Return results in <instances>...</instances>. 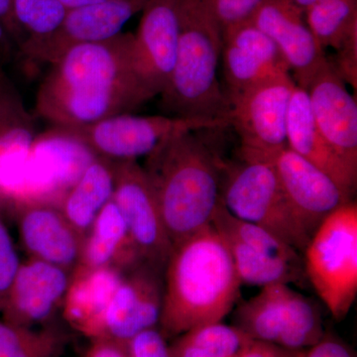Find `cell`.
I'll list each match as a JSON object with an SVG mask.
<instances>
[{
    "label": "cell",
    "instance_id": "32",
    "mask_svg": "<svg viewBox=\"0 0 357 357\" xmlns=\"http://www.w3.org/2000/svg\"><path fill=\"white\" fill-rule=\"evenodd\" d=\"M2 206L3 204L0 203V312L6 304L7 294L21 263L13 238L2 218Z\"/></svg>",
    "mask_w": 357,
    "mask_h": 357
},
{
    "label": "cell",
    "instance_id": "14",
    "mask_svg": "<svg viewBox=\"0 0 357 357\" xmlns=\"http://www.w3.org/2000/svg\"><path fill=\"white\" fill-rule=\"evenodd\" d=\"M250 158L265 160L273 166L286 197L311 236L333 211L354 201L333 178L288 146Z\"/></svg>",
    "mask_w": 357,
    "mask_h": 357
},
{
    "label": "cell",
    "instance_id": "36",
    "mask_svg": "<svg viewBox=\"0 0 357 357\" xmlns=\"http://www.w3.org/2000/svg\"><path fill=\"white\" fill-rule=\"evenodd\" d=\"M305 357H356L344 342L333 335H326L309 349Z\"/></svg>",
    "mask_w": 357,
    "mask_h": 357
},
{
    "label": "cell",
    "instance_id": "35",
    "mask_svg": "<svg viewBox=\"0 0 357 357\" xmlns=\"http://www.w3.org/2000/svg\"><path fill=\"white\" fill-rule=\"evenodd\" d=\"M307 349H293L270 342L252 340L245 351L236 357H305Z\"/></svg>",
    "mask_w": 357,
    "mask_h": 357
},
{
    "label": "cell",
    "instance_id": "10",
    "mask_svg": "<svg viewBox=\"0 0 357 357\" xmlns=\"http://www.w3.org/2000/svg\"><path fill=\"white\" fill-rule=\"evenodd\" d=\"M114 203L144 262L164 272L173 250L156 195L137 160L114 161Z\"/></svg>",
    "mask_w": 357,
    "mask_h": 357
},
{
    "label": "cell",
    "instance_id": "5",
    "mask_svg": "<svg viewBox=\"0 0 357 357\" xmlns=\"http://www.w3.org/2000/svg\"><path fill=\"white\" fill-rule=\"evenodd\" d=\"M222 174L220 203L234 217L272 232L304 253L311 234L294 211L269 162L241 157L239 163L222 164Z\"/></svg>",
    "mask_w": 357,
    "mask_h": 357
},
{
    "label": "cell",
    "instance_id": "31",
    "mask_svg": "<svg viewBox=\"0 0 357 357\" xmlns=\"http://www.w3.org/2000/svg\"><path fill=\"white\" fill-rule=\"evenodd\" d=\"M222 33L252 20L264 0H206Z\"/></svg>",
    "mask_w": 357,
    "mask_h": 357
},
{
    "label": "cell",
    "instance_id": "8",
    "mask_svg": "<svg viewBox=\"0 0 357 357\" xmlns=\"http://www.w3.org/2000/svg\"><path fill=\"white\" fill-rule=\"evenodd\" d=\"M234 326L253 340L307 349L325 335L319 307L288 284L265 286L236 307Z\"/></svg>",
    "mask_w": 357,
    "mask_h": 357
},
{
    "label": "cell",
    "instance_id": "11",
    "mask_svg": "<svg viewBox=\"0 0 357 357\" xmlns=\"http://www.w3.org/2000/svg\"><path fill=\"white\" fill-rule=\"evenodd\" d=\"M147 0H103L69 9L53 34L24 40L20 50L25 57L53 64L66 51L79 45L107 41L121 34L123 26L141 13Z\"/></svg>",
    "mask_w": 357,
    "mask_h": 357
},
{
    "label": "cell",
    "instance_id": "9",
    "mask_svg": "<svg viewBox=\"0 0 357 357\" xmlns=\"http://www.w3.org/2000/svg\"><path fill=\"white\" fill-rule=\"evenodd\" d=\"M295 86L286 73L227 95L230 126L241 141V156H267L288 146L286 126Z\"/></svg>",
    "mask_w": 357,
    "mask_h": 357
},
{
    "label": "cell",
    "instance_id": "26",
    "mask_svg": "<svg viewBox=\"0 0 357 357\" xmlns=\"http://www.w3.org/2000/svg\"><path fill=\"white\" fill-rule=\"evenodd\" d=\"M69 335L57 326L34 330L0 321V357H61Z\"/></svg>",
    "mask_w": 357,
    "mask_h": 357
},
{
    "label": "cell",
    "instance_id": "18",
    "mask_svg": "<svg viewBox=\"0 0 357 357\" xmlns=\"http://www.w3.org/2000/svg\"><path fill=\"white\" fill-rule=\"evenodd\" d=\"M21 241L29 258L72 272L81 256L83 237L66 218L60 206L48 202L16 204Z\"/></svg>",
    "mask_w": 357,
    "mask_h": 357
},
{
    "label": "cell",
    "instance_id": "3",
    "mask_svg": "<svg viewBox=\"0 0 357 357\" xmlns=\"http://www.w3.org/2000/svg\"><path fill=\"white\" fill-rule=\"evenodd\" d=\"M199 132L166 138L143 167L173 246L210 225L220 201L222 163Z\"/></svg>",
    "mask_w": 357,
    "mask_h": 357
},
{
    "label": "cell",
    "instance_id": "20",
    "mask_svg": "<svg viewBox=\"0 0 357 357\" xmlns=\"http://www.w3.org/2000/svg\"><path fill=\"white\" fill-rule=\"evenodd\" d=\"M286 136L291 150L326 173L347 196L354 199L357 172L338 156L319 130L312 117L307 91L297 84L289 105Z\"/></svg>",
    "mask_w": 357,
    "mask_h": 357
},
{
    "label": "cell",
    "instance_id": "24",
    "mask_svg": "<svg viewBox=\"0 0 357 357\" xmlns=\"http://www.w3.org/2000/svg\"><path fill=\"white\" fill-rule=\"evenodd\" d=\"M217 230L229 249L241 284L261 288L273 284L290 285L291 283L302 281L306 277L304 268L293 266L260 255L230 232Z\"/></svg>",
    "mask_w": 357,
    "mask_h": 357
},
{
    "label": "cell",
    "instance_id": "40",
    "mask_svg": "<svg viewBox=\"0 0 357 357\" xmlns=\"http://www.w3.org/2000/svg\"><path fill=\"white\" fill-rule=\"evenodd\" d=\"M290 1L292 2L294 6L305 13L310 7L318 3L321 0H290Z\"/></svg>",
    "mask_w": 357,
    "mask_h": 357
},
{
    "label": "cell",
    "instance_id": "13",
    "mask_svg": "<svg viewBox=\"0 0 357 357\" xmlns=\"http://www.w3.org/2000/svg\"><path fill=\"white\" fill-rule=\"evenodd\" d=\"M133 35L136 76L150 100L161 96L172 77L178 43V0H147Z\"/></svg>",
    "mask_w": 357,
    "mask_h": 357
},
{
    "label": "cell",
    "instance_id": "29",
    "mask_svg": "<svg viewBox=\"0 0 357 357\" xmlns=\"http://www.w3.org/2000/svg\"><path fill=\"white\" fill-rule=\"evenodd\" d=\"M13 9L23 40L42 39L53 34L69 10L57 0H13Z\"/></svg>",
    "mask_w": 357,
    "mask_h": 357
},
{
    "label": "cell",
    "instance_id": "2",
    "mask_svg": "<svg viewBox=\"0 0 357 357\" xmlns=\"http://www.w3.org/2000/svg\"><path fill=\"white\" fill-rule=\"evenodd\" d=\"M241 284L222 237L211 223L173 246L164 270L159 332L165 340L222 321Z\"/></svg>",
    "mask_w": 357,
    "mask_h": 357
},
{
    "label": "cell",
    "instance_id": "41",
    "mask_svg": "<svg viewBox=\"0 0 357 357\" xmlns=\"http://www.w3.org/2000/svg\"><path fill=\"white\" fill-rule=\"evenodd\" d=\"M6 30H4L3 25L0 22V45H1L2 41H3L4 35H6Z\"/></svg>",
    "mask_w": 357,
    "mask_h": 357
},
{
    "label": "cell",
    "instance_id": "30",
    "mask_svg": "<svg viewBox=\"0 0 357 357\" xmlns=\"http://www.w3.org/2000/svg\"><path fill=\"white\" fill-rule=\"evenodd\" d=\"M30 136H36L34 117L27 112L20 91L0 68V146L6 139Z\"/></svg>",
    "mask_w": 357,
    "mask_h": 357
},
{
    "label": "cell",
    "instance_id": "39",
    "mask_svg": "<svg viewBox=\"0 0 357 357\" xmlns=\"http://www.w3.org/2000/svg\"><path fill=\"white\" fill-rule=\"evenodd\" d=\"M57 1L67 7L68 9H73L88 6V4L96 3V2L103 1V0H57Z\"/></svg>",
    "mask_w": 357,
    "mask_h": 357
},
{
    "label": "cell",
    "instance_id": "34",
    "mask_svg": "<svg viewBox=\"0 0 357 357\" xmlns=\"http://www.w3.org/2000/svg\"><path fill=\"white\" fill-rule=\"evenodd\" d=\"M335 70L345 83L357 86V31L352 33L337 50L333 62Z\"/></svg>",
    "mask_w": 357,
    "mask_h": 357
},
{
    "label": "cell",
    "instance_id": "1",
    "mask_svg": "<svg viewBox=\"0 0 357 357\" xmlns=\"http://www.w3.org/2000/svg\"><path fill=\"white\" fill-rule=\"evenodd\" d=\"M133 35L121 33L66 51L40 84L37 116L53 126H86L148 102L134 70Z\"/></svg>",
    "mask_w": 357,
    "mask_h": 357
},
{
    "label": "cell",
    "instance_id": "15",
    "mask_svg": "<svg viewBox=\"0 0 357 357\" xmlns=\"http://www.w3.org/2000/svg\"><path fill=\"white\" fill-rule=\"evenodd\" d=\"M250 21L273 41L296 84L306 89L328 58L305 13L290 0H264Z\"/></svg>",
    "mask_w": 357,
    "mask_h": 357
},
{
    "label": "cell",
    "instance_id": "7",
    "mask_svg": "<svg viewBox=\"0 0 357 357\" xmlns=\"http://www.w3.org/2000/svg\"><path fill=\"white\" fill-rule=\"evenodd\" d=\"M230 126L229 119L114 115L79 126H53L84 144L96 157L123 161L148 156L166 138L183 132L217 130Z\"/></svg>",
    "mask_w": 357,
    "mask_h": 357
},
{
    "label": "cell",
    "instance_id": "16",
    "mask_svg": "<svg viewBox=\"0 0 357 357\" xmlns=\"http://www.w3.org/2000/svg\"><path fill=\"white\" fill-rule=\"evenodd\" d=\"M319 130L349 168L357 172V103L332 61L326 60L306 89Z\"/></svg>",
    "mask_w": 357,
    "mask_h": 357
},
{
    "label": "cell",
    "instance_id": "4",
    "mask_svg": "<svg viewBox=\"0 0 357 357\" xmlns=\"http://www.w3.org/2000/svg\"><path fill=\"white\" fill-rule=\"evenodd\" d=\"M178 28L177 58L160 96L162 107L178 117L229 121V98L218 76L222 31L206 0H178Z\"/></svg>",
    "mask_w": 357,
    "mask_h": 357
},
{
    "label": "cell",
    "instance_id": "17",
    "mask_svg": "<svg viewBox=\"0 0 357 357\" xmlns=\"http://www.w3.org/2000/svg\"><path fill=\"white\" fill-rule=\"evenodd\" d=\"M70 272L29 258L21 262L2 309V319L13 325L33 328L50 321L62 306Z\"/></svg>",
    "mask_w": 357,
    "mask_h": 357
},
{
    "label": "cell",
    "instance_id": "22",
    "mask_svg": "<svg viewBox=\"0 0 357 357\" xmlns=\"http://www.w3.org/2000/svg\"><path fill=\"white\" fill-rule=\"evenodd\" d=\"M144 262L114 199L103 206L84 236L77 265L114 267L128 273Z\"/></svg>",
    "mask_w": 357,
    "mask_h": 357
},
{
    "label": "cell",
    "instance_id": "6",
    "mask_svg": "<svg viewBox=\"0 0 357 357\" xmlns=\"http://www.w3.org/2000/svg\"><path fill=\"white\" fill-rule=\"evenodd\" d=\"M303 255L307 278L333 318L342 321L357 296L356 199L324 220Z\"/></svg>",
    "mask_w": 357,
    "mask_h": 357
},
{
    "label": "cell",
    "instance_id": "38",
    "mask_svg": "<svg viewBox=\"0 0 357 357\" xmlns=\"http://www.w3.org/2000/svg\"><path fill=\"white\" fill-rule=\"evenodd\" d=\"M13 3V0H0V22L6 32L17 40L20 46L23 42V35L14 20Z\"/></svg>",
    "mask_w": 357,
    "mask_h": 357
},
{
    "label": "cell",
    "instance_id": "21",
    "mask_svg": "<svg viewBox=\"0 0 357 357\" xmlns=\"http://www.w3.org/2000/svg\"><path fill=\"white\" fill-rule=\"evenodd\" d=\"M124 275L114 267L77 265L70 272L62 305L65 321L77 332L93 340Z\"/></svg>",
    "mask_w": 357,
    "mask_h": 357
},
{
    "label": "cell",
    "instance_id": "25",
    "mask_svg": "<svg viewBox=\"0 0 357 357\" xmlns=\"http://www.w3.org/2000/svg\"><path fill=\"white\" fill-rule=\"evenodd\" d=\"M253 340L236 326L222 321L197 326L174 338L170 357H236Z\"/></svg>",
    "mask_w": 357,
    "mask_h": 357
},
{
    "label": "cell",
    "instance_id": "28",
    "mask_svg": "<svg viewBox=\"0 0 357 357\" xmlns=\"http://www.w3.org/2000/svg\"><path fill=\"white\" fill-rule=\"evenodd\" d=\"M305 20L324 49L337 51L357 31V0H321L307 9Z\"/></svg>",
    "mask_w": 357,
    "mask_h": 357
},
{
    "label": "cell",
    "instance_id": "19",
    "mask_svg": "<svg viewBox=\"0 0 357 357\" xmlns=\"http://www.w3.org/2000/svg\"><path fill=\"white\" fill-rule=\"evenodd\" d=\"M222 40L227 95L290 73L276 45L251 21L229 28L222 33Z\"/></svg>",
    "mask_w": 357,
    "mask_h": 357
},
{
    "label": "cell",
    "instance_id": "33",
    "mask_svg": "<svg viewBox=\"0 0 357 357\" xmlns=\"http://www.w3.org/2000/svg\"><path fill=\"white\" fill-rule=\"evenodd\" d=\"M128 345L131 357H170L167 340L156 328L140 333Z\"/></svg>",
    "mask_w": 357,
    "mask_h": 357
},
{
    "label": "cell",
    "instance_id": "37",
    "mask_svg": "<svg viewBox=\"0 0 357 357\" xmlns=\"http://www.w3.org/2000/svg\"><path fill=\"white\" fill-rule=\"evenodd\" d=\"M84 357H131L128 345L109 340H91Z\"/></svg>",
    "mask_w": 357,
    "mask_h": 357
},
{
    "label": "cell",
    "instance_id": "12",
    "mask_svg": "<svg viewBox=\"0 0 357 357\" xmlns=\"http://www.w3.org/2000/svg\"><path fill=\"white\" fill-rule=\"evenodd\" d=\"M163 292L164 272L141 263L124 275L91 340H109L128 344L140 333L156 328Z\"/></svg>",
    "mask_w": 357,
    "mask_h": 357
},
{
    "label": "cell",
    "instance_id": "23",
    "mask_svg": "<svg viewBox=\"0 0 357 357\" xmlns=\"http://www.w3.org/2000/svg\"><path fill=\"white\" fill-rule=\"evenodd\" d=\"M114 192V161L96 157L66 192L59 206L84 239L100 211L112 201Z\"/></svg>",
    "mask_w": 357,
    "mask_h": 357
},
{
    "label": "cell",
    "instance_id": "27",
    "mask_svg": "<svg viewBox=\"0 0 357 357\" xmlns=\"http://www.w3.org/2000/svg\"><path fill=\"white\" fill-rule=\"evenodd\" d=\"M211 223L215 229L234 234L248 248L260 255L280 260L293 266L304 268V260L299 251L284 243L272 232L234 217L220 201L213 213Z\"/></svg>",
    "mask_w": 357,
    "mask_h": 357
}]
</instances>
